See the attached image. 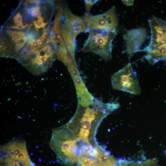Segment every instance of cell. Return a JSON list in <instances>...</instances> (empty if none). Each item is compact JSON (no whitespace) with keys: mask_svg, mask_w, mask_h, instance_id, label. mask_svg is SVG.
<instances>
[{"mask_svg":"<svg viewBox=\"0 0 166 166\" xmlns=\"http://www.w3.org/2000/svg\"><path fill=\"white\" fill-rule=\"evenodd\" d=\"M120 107L115 103H104L94 98L78 101L76 111L65 125L79 141L94 145L97 128L103 120Z\"/></svg>","mask_w":166,"mask_h":166,"instance_id":"6da1fadb","label":"cell"},{"mask_svg":"<svg viewBox=\"0 0 166 166\" xmlns=\"http://www.w3.org/2000/svg\"><path fill=\"white\" fill-rule=\"evenodd\" d=\"M59 161L68 166L77 165L86 147L73 135L65 124L54 129L49 142Z\"/></svg>","mask_w":166,"mask_h":166,"instance_id":"7a4b0ae2","label":"cell"},{"mask_svg":"<svg viewBox=\"0 0 166 166\" xmlns=\"http://www.w3.org/2000/svg\"><path fill=\"white\" fill-rule=\"evenodd\" d=\"M117 31L97 28L90 29L89 36L82 51L95 53L105 61L110 60L112 58V42Z\"/></svg>","mask_w":166,"mask_h":166,"instance_id":"3957f363","label":"cell"},{"mask_svg":"<svg viewBox=\"0 0 166 166\" xmlns=\"http://www.w3.org/2000/svg\"><path fill=\"white\" fill-rule=\"evenodd\" d=\"M59 30L68 51L74 54L76 36L79 33L87 31L82 18L73 14L67 6L63 10Z\"/></svg>","mask_w":166,"mask_h":166,"instance_id":"277c9868","label":"cell"},{"mask_svg":"<svg viewBox=\"0 0 166 166\" xmlns=\"http://www.w3.org/2000/svg\"><path fill=\"white\" fill-rule=\"evenodd\" d=\"M113 89L134 94H139L141 90L136 75L129 63L114 73L111 77Z\"/></svg>","mask_w":166,"mask_h":166,"instance_id":"5b68a950","label":"cell"},{"mask_svg":"<svg viewBox=\"0 0 166 166\" xmlns=\"http://www.w3.org/2000/svg\"><path fill=\"white\" fill-rule=\"evenodd\" d=\"M82 19L87 31L93 28L118 30V18L114 6L105 13L96 16H93L89 14H85Z\"/></svg>","mask_w":166,"mask_h":166,"instance_id":"8992f818","label":"cell"},{"mask_svg":"<svg viewBox=\"0 0 166 166\" xmlns=\"http://www.w3.org/2000/svg\"><path fill=\"white\" fill-rule=\"evenodd\" d=\"M56 49L51 43L42 47L26 66L33 73L38 74L45 71L55 59Z\"/></svg>","mask_w":166,"mask_h":166,"instance_id":"52a82bcc","label":"cell"},{"mask_svg":"<svg viewBox=\"0 0 166 166\" xmlns=\"http://www.w3.org/2000/svg\"><path fill=\"white\" fill-rule=\"evenodd\" d=\"M123 37L126 52L130 57L134 53L142 50L141 47L147 36L145 29L139 28L127 31Z\"/></svg>","mask_w":166,"mask_h":166,"instance_id":"ba28073f","label":"cell"},{"mask_svg":"<svg viewBox=\"0 0 166 166\" xmlns=\"http://www.w3.org/2000/svg\"><path fill=\"white\" fill-rule=\"evenodd\" d=\"M91 156L95 158L101 166H114L117 163V160L98 144L93 148Z\"/></svg>","mask_w":166,"mask_h":166,"instance_id":"9c48e42d","label":"cell"},{"mask_svg":"<svg viewBox=\"0 0 166 166\" xmlns=\"http://www.w3.org/2000/svg\"><path fill=\"white\" fill-rule=\"evenodd\" d=\"M4 31V36L8 39H7L10 43L11 50L26 37V33L25 31L10 30H6Z\"/></svg>","mask_w":166,"mask_h":166,"instance_id":"30bf717a","label":"cell"},{"mask_svg":"<svg viewBox=\"0 0 166 166\" xmlns=\"http://www.w3.org/2000/svg\"><path fill=\"white\" fill-rule=\"evenodd\" d=\"M0 55L1 56L12 57L11 49L7 39L4 36H1Z\"/></svg>","mask_w":166,"mask_h":166,"instance_id":"8fae6325","label":"cell"},{"mask_svg":"<svg viewBox=\"0 0 166 166\" xmlns=\"http://www.w3.org/2000/svg\"><path fill=\"white\" fill-rule=\"evenodd\" d=\"M78 165L80 166H101L94 157L85 155L80 159Z\"/></svg>","mask_w":166,"mask_h":166,"instance_id":"7c38bea8","label":"cell"},{"mask_svg":"<svg viewBox=\"0 0 166 166\" xmlns=\"http://www.w3.org/2000/svg\"><path fill=\"white\" fill-rule=\"evenodd\" d=\"M128 166H160L155 159H150L143 162H133L129 161Z\"/></svg>","mask_w":166,"mask_h":166,"instance_id":"4fadbf2b","label":"cell"},{"mask_svg":"<svg viewBox=\"0 0 166 166\" xmlns=\"http://www.w3.org/2000/svg\"><path fill=\"white\" fill-rule=\"evenodd\" d=\"M97 0H85L86 12L85 14H89V11L93 5L97 2Z\"/></svg>","mask_w":166,"mask_h":166,"instance_id":"5bb4252c","label":"cell"},{"mask_svg":"<svg viewBox=\"0 0 166 166\" xmlns=\"http://www.w3.org/2000/svg\"><path fill=\"white\" fill-rule=\"evenodd\" d=\"M129 161L126 160L119 158L117 164L114 166H128Z\"/></svg>","mask_w":166,"mask_h":166,"instance_id":"9a60e30c","label":"cell"},{"mask_svg":"<svg viewBox=\"0 0 166 166\" xmlns=\"http://www.w3.org/2000/svg\"><path fill=\"white\" fill-rule=\"evenodd\" d=\"M123 3L127 6L132 5L134 3L133 0H122Z\"/></svg>","mask_w":166,"mask_h":166,"instance_id":"2e32d148","label":"cell"},{"mask_svg":"<svg viewBox=\"0 0 166 166\" xmlns=\"http://www.w3.org/2000/svg\"><path fill=\"white\" fill-rule=\"evenodd\" d=\"M165 59H166V58H165Z\"/></svg>","mask_w":166,"mask_h":166,"instance_id":"e0dca14e","label":"cell"},{"mask_svg":"<svg viewBox=\"0 0 166 166\" xmlns=\"http://www.w3.org/2000/svg\"><path fill=\"white\" fill-rule=\"evenodd\" d=\"M165 152L166 153V152Z\"/></svg>","mask_w":166,"mask_h":166,"instance_id":"ac0fdd59","label":"cell"}]
</instances>
